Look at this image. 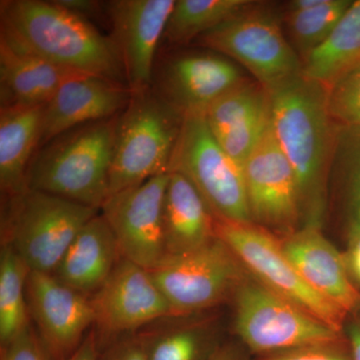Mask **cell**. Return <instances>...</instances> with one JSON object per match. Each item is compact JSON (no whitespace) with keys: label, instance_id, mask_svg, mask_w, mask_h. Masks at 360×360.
Listing matches in <instances>:
<instances>
[{"label":"cell","instance_id":"obj_29","mask_svg":"<svg viewBox=\"0 0 360 360\" xmlns=\"http://www.w3.org/2000/svg\"><path fill=\"white\" fill-rule=\"evenodd\" d=\"M269 108V91L257 80L246 78L217 99L206 110L205 118L219 139Z\"/></svg>","mask_w":360,"mask_h":360},{"label":"cell","instance_id":"obj_5","mask_svg":"<svg viewBox=\"0 0 360 360\" xmlns=\"http://www.w3.org/2000/svg\"><path fill=\"white\" fill-rule=\"evenodd\" d=\"M98 210L42 191L2 198L1 243L11 245L30 271L53 274L82 227Z\"/></svg>","mask_w":360,"mask_h":360},{"label":"cell","instance_id":"obj_23","mask_svg":"<svg viewBox=\"0 0 360 360\" xmlns=\"http://www.w3.org/2000/svg\"><path fill=\"white\" fill-rule=\"evenodd\" d=\"M360 63V0L352 6L328 39L302 65V75L328 89L340 75Z\"/></svg>","mask_w":360,"mask_h":360},{"label":"cell","instance_id":"obj_19","mask_svg":"<svg viewBox=\"0 0 360 360\" xmlns=\"http://www.w3.org/2000/svg\"><path fill=\"white\" fill-rule=\"evenodd\" d=\"M77 75L0 37V108L44 106Z\"/></svg>","mask_w":360,"mask_h":360},{"label":"cell","instance_id":"obj_1","mask_svg":"<svg viewBox=\"0 0 360 360\" xmlns=\"http://www.w3.org/2000/svg\"><path fill=\"white\" fill-rule=\"evenodd\" d=\"M269 94L272 131L295 174L300 229H322L338 134L328 113L326 89L302 73Z\"/></svg>","mask_w":360,"mask_h":360},{"label":"cell","instance_id":"obj_11","mask_svg":"<svg viewBox=\"0 0 360 360\" xmlns=\"http://www.w3.org/2000/svg\"><path fill=\"white\" fill-rule=\"evenodd\" d=\"M90 300L99 350L120 336L174 316L150 271L123 257Z\"/></svg>","mask_w":360,"mask_h":360},{"label":"cell","instance_id":"obj_9","mask_svg":"<svg viewBox=\"0 0 360 360\" xmlns=\"http://www.w3.org/2000/svg\"><path fill=\"white\" fill-rule=\"evenodd\" d=\"M215 233L260 283L331 328L345 333L349 315L302 278L284 255L281 238L255 224L219 219H215Z\"/></svg>","mask_w":360,"mask_h":360},{"label":"cell","instance_id":"obj_33","mask_svg":"<svg viewBox=\"0 0 360 360\" xmlns=\"http://www.w3.org/2000/svg\"><path fill=\"white\" fill-rule=\"evenodd\" d=\"M0 348V360H52L32 321L6 347Z\"/></svg>","mask_w":360,"mask_h":360},{"label":"cell","instance_id":"obj_25","mask_svg":"<svg viewBox=\"0 0 360 360\" xmlns=\"http://www.w3.org/2000/svg\"><path fill=\"white\" fill-rule=\"evenodd\" d=\"M251 0H177L163 34L170 46L195 41L248 6Z\"/></svg>","mask_w":360,"mask_h":360},{"label":"cell","instance_id":"obj_6","mask_svg":"<svg viewBox=\"0 0 360 360\" xmlns=\"http://www.w3.org/2000/svg\"><path fill=\"white\" fill-rule=\"evenodd\" d=\"M194 42L236 60L267 91L302 73L283 18L262 2L251 1Z\"/></svg>","mask_w":360,"mask_h":360},{"label":"cell","instance_id":"obj_24","mask_svg":"<svg viewBox=\"0 0 360 360\" xmlns=\"http://www.w3.org/2000/svg\"><path fill=\"white\" fill-rule=\"evenodd\" d=\"M30 269L11 245L0 250V347H6L30 323L26 281Z\"/></svg>","mask_w":360,"mask_h":360},{"label":"cell","instance_id":"obj_4","mask_svg":"<svg viewBox=\"0 0 360 360\" xmlns=\"http://www.w3.org/2000/svg\"><path fill=\"white\" fill-rule=\"evenodd\" d=\"M184 120L151 87L131 94L116 120L108 196L168 174Z\"/></svg>","mask_w":360,"mask_h":360},{"label":"cell","instance_id":"obj_26","mask_svg":"<svg viewBox=\"0 0 360 360\" xmlns=\"http://www.w3.org/2000/svg\"><path fill=\"white\" fill-rule=\"evenodd\" d=\"M352 4L350 0H326L309 11H286L284 32L302 65L328 39Z\"/></svg>","mask_w":360,"mask_h":360},{"label":"cell","instance_id":"obj_17","mask_svg":"<svg viewBox=\"0 0 360 360\" xmlns=\"http://www.w3.org/2000/svg\"><path fill=\"white\" fill-rule=\"evenodd\" d=\"M131 94L122 82L90 75L70 77L44 105L39 148L79 125L120 115Z\"/></svg>","mask_w":360,"mask_h":360},{"label":"cell","instance_id":"obj_18","mask_svg":"<svg viewBox=\"0 0 360 360\" xmlns=\"http://www.w3.org/2000/svg\"><path fill=\"white\" fill-rule=\"evenodd\" d=\"M283 251L302 278L348 315L360 309V290L348 274L340 252L321 229L302 227L281 239Z\"/></svg>","mask_w":360,"mask_h":360},{"label":"cell","instance_id":"obj_27","mask_svg":"<svg viewBox=\"0 0 360 360\" xmlns=\"http://www.w3.org/2000/svg\"><path fill=\"white\" fill-rule=\"evenodd\" d=\"M148 360H207L222 342L205 326L148 328L141 330Z\"/></svg>","mask_w":360,"mask_h":360},{"label":"cell","instance_id":"obj_34","mask_svg":"<svg viewBox=\"0 0 360 360\" xmlns=\"http://www.w3.org/2000/svg\"><path fill=\"white\" fill-rule=\"evenodd\" d=\"M99 360H148L144 336L139 331L116 338L99 350Z\"/></svg>","mask_w":360,"mask_h":360},{"label":"cell","instance_id":"obj_16","mask_svg":"<svg viewBox=\"0 0 360 360\" xmlns=\"http://www.w3.org/2000/svg\"><path fill=\"white\" fill-rule=\"evenodd\" d=\"M246 79L219 53L188 52L156 63L151 89L184 116L205 115L220 96Z\"/></svg>","mask_w":360,"mask_h":360},{"label":"cell","instance_id":"obj_22","mask_svg":"<svg viewBox=\"0 0 360 360\" xmlns=\"http://www.w3.org/2000/svg\"><path fill=\"white\" fill-rule=\"evenodd\" d=\"M44 106L0 108V189L2 198L27 189L30 163L39 148Z\"/></svg>","mask_w":360,"mask_h":360},{"label":"cell","instance_id":"obj_15","mask_svg":"<svg viewBox=\"0 0 360 360\" xmlns=\"http://www.w3.org/2000/svg\"><path fill=\"white\" fill-rule=\"evenodd\" d=\"M26 300L30 321L52 360L68 359L94 326L90 298L53 274L30 271Z\"/></svg>","mask_w":360,"mask_h":360},{"label":"cell","instance_id":"obj_13","mask_svg":"<svg viewBox=\"0 0 360 360\" xmlns=\"http://www.w3.org/2000/svg\"><path fill=\"white\" fill-rule=\"evenodd\" d=\"M169 174L108 196L101 213L125 259L153 270L165 258L163 205Z\"/></svg>","mask_w":360,"mask_h":360},{"label":"cell","instance_id":"obj_14","mask_svg":"<svg viewBox=\"0 0 360 360\" xmlns=\"http://www.w3.org/2000/svg\"><path fill=\"white\" fill-rule=\"evenodd\" d=\"M175 0H112L104 2L110 37L131 94L153 84L158 51Z\"/></svg>","mask_w":360,"mask_h":360},{"label":"cell","instance_id":"obj_30","mask_svg":"<svg viewBox=\"0 0 360 360\" xmlns=\"http://www.w3.org/2000/svg\"><path fill=\"white\" fill-rule=\"evenodd\" d=\"M326 103L335 125L360 129V63L326 89Z\"/></svg>","mask_w":360,"mask_h":360},{"label":"cell","instance_id":"obj_2","mask_svg":"<svg viewBox=\"0 0 360 360\" xmlns=\"http://www.w3.org/2000/svg\"><path fill=\"white\" fill-rule=\"evenodd\" d=\"M0 27V37L49 63L127 84L110 37L54 0H1Z\"/></svg>","mask_w":360,"mask_h":360},{"label":"cell","instance_id":"obj_38","mask_svg":"<svg viewBox=\"0 0 360 360\" xmlns=\"http://www.w3.org/2000/svg\"><path fill=\"white\" fill-rule=\"evenodd\" d=\"M65 360H99V347L94 326L85 336L77 352Z\"/></svg>","mask_w":360,"mask_h":360},{"label":"cell","instance_id":"obj_3","mask_svg":"<svg viewBox=\"0 0 360 360\" xmlns=\"http://www.w3.org/2000/svg\"><path fill=\"white\" fill-rule=\"evenodd\" d=\"M117 116L79 125L40 148L28 169L27 189L101 212L108 198Z\"/></svg>","mask_w":360,"mask_h":360},{"label":"cell","instance_id":"obj_32","mask_svg":"<svg viewBox=\"0 0 360 360\" xmlns=\"http://www.w3.org/2000/svg\"><path fill=\"white\" fill-rule=\"evenodd\" d=\"M257 360H354L347 335L340 340L262 355Z\"/></svg>","mask_w":360,"mask_h":360},{"label":"cell","instance_id":"obj_7","mask_svg":"<svg viewBox=\"0 0 360 360\" xmlns=\"http://www.w3.org/2000/svg\"><path fill=\"white\" fill-rule=\"evenodd\" d=\"M233 298L234 328L251 354H276L345 335L269 290L248 272L234 290Z\"/></svg>","mask_w":360,"mask_h":360},{"label":"cell","instance_id":"obj_37","mask_svg":"<svg viewBox=\"0 0 360 360\" xmlns=\"http://www.w3.org/2000/svg\"><path fill=\"white\" fill-rule=\"evenodd\" d=\"M250 350L240 341L222 342L207 360H252Z\"/></svg>","mask_w":360,"mask_h":360},{"label":"cell","instance_id":"obj_31","mask_svg":"<svg viewBox=\"0 0 360 360\" xmlns=\"http://www.w3.org/2000/svg\"><path fill=\"white\" fill-rule=\"evenodd\" d=\"M271 125V108L251 118L245 124L231 130L217 139L226 155L236 165H243L253 153Z\"/></svg>","mask_w":360,"mask_h":360},{"label":"cell","instance_id":"obj_39","mask_svg":"<svg viewBox=\"0 0 360 360\" xmlns=\"http://www.w3.org/2000/svg\"><path fill=\"white\" fill-rule=\"evenodd\" d=\"M345 333L349 341L354 360H360V322L356 319L347 321Z\"/></svg>","mask_w":360,"mask_h":360},{"label":"cell","instance_id":"obj_10","mask_svg":"<svg viewBox=\"0 0 360 360\" xmlns=\"http://www.w3.org/2000/svg\"><path fill=\"white\" fill-rule=\"evenodd\" d=\"M150 274L174 316H186L233 295L248 271L229 246L217 238L186 255L165 258Z\"/></svg>","mask_w":360,"mask_h":360},{"label":"cell","instance_id":"obj_36","mask_svg":"<svg viewBox=\"0 0 360 360\" xmlns=\"http://www.w3.org/2000/svg\"><path fill=\"white\" fill-rule=\"evenodd\" d=\"M54 1L66 11H70L84 20L90 21L98 18L101 14L105 16L104 2L94 1V0H54Z\"/></svg>","mask_w":360,"mask_h":360},{"label":"cell","instance_id":"obj_8","mask_svg":"<svg viewBox=\"0 0 360 360\" xmlns=\"http://www.w3.org/2000/svg\"><path fill=\"white\" fill-rule=\"evenodd\" d=\"M169 172H179L195 186L215 219L252 224L243 168L226 155L205 115L184 116Z\"/></svg>","mask_w":360,"mask_h":360},{"label":"cell","instance_id":"obj_40","mask_svg":"<svg viewBox=\"0 0 360 360\" xmlns=\"http://www.w3.org/2000/svg\"><path fill=\"white\" fill-rule=\"evenodd\" d=\"M355 319H357L360 322V309H359V311L356 312V314H354Z\"/></svg>","mask_w":360,"mask_h":360},{"label":"cell","instance_id":"obj_35","mask_svg":"<svg viewBox=\"0 0 360 360\" xmlns=\"http://www.w3.org/2000/svg\"><path fill=\"white\" fill-rule=\"evenodd\" d=\"M342 255L350 278L360 290V229L347 231V248Z\"/></svg>","mask_w":360,"mask_h":360},{"label":"cell","instance_id":"obj_28","mask_svg":"<svg viewBox=\"0 0 360 360\" xmlns=\"http://www.w3.org/2000/svg\"><path fill=\"white\" fill-rule=\"evenodd\" d=\"M335 174L347 231L360 229V129L338 127L330 174Z\"/></svg>","mask_w":360,"mask_h":360},{"label":"cell","instance_id":"obj_12","mask_svg":"<svg viewBox=\"0 0 360 360\" xmlns=\"http://www.w3.org/2000/svg\"><path fill=\"white\" fill-rule=\"evenodd\" d=\"M252 224L284 238L302 227L295 172L271 125L243 167Z\"/></svg>","mask_w":360,"mask_h":360},{"label":"cell","instance_id":"obj_20","mask_svg":"<svg viewBox=\"0 0 360 360\" xmlns=\"http://www.w3.org/2000/svg\"><path fill=\"white\" fill-rule=\"evenodd\" d=\"M122 257L115 234L98 212L82 227L52 274L90 298L103 285Z\"/></svg>","mask_w":360,"mask_h":360},{"label":"cell","instance_id":"obj_21","mask_svg":"<svg viewBox=\"0 0 360 360\" xmlns=\"http://www.w3.org/2000/svg\"><path fill=\"white\" fill-rule=\"evenodd\" d=\"M215 219L195 186L179 172H169L163 205L165 258L179 257L217 238Z\"/></svg>","mask_w":360,"mask_h":360}]
</instances>
